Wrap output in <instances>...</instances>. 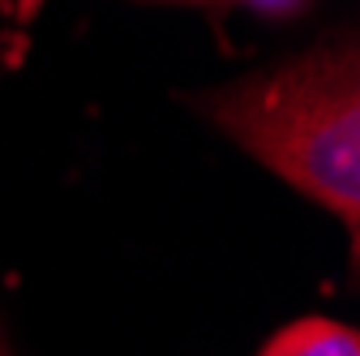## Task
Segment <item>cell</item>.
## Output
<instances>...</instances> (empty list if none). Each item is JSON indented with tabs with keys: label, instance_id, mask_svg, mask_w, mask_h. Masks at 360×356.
I'll return each mask as SVG.
<instances>
[{
	"label": "cell",
	"instance_id": "obj_1",
	"mask_svg": "<svg viewBox=\"0 0 360 356\" xmlns=\"http://www.w3.org/2000/svg\"><path fill=\"white\" fill-rule=\"evenodd\" d=\"M202 112L296 193L326 206L356 236L360 228V61L356 48L322 43L279 69L240 77Z\"/></svg>",
	"mask_w": 360,
	"mask_h": 356
},
{
	"label": "cell",
	"instance_id": "obj_2",
	"mask_svg": "<svg viewBox=\"0 0 360 356\" xmlns=\"http://www.w3.org/2000/svg\"><path fill=\"white\" fill-rule=\"evenodd\" d=\"M257 356H360V335L347 322L330 318H300L270 335Z\"/></svg>",
	"mask_w": 360,
	"mask_h": 356
},
{
	"label": "cell",
	"instance_id": "obj_3",
	"mask_svg": "<svg viewBox=\"0 0 360 356\" xmlns=\"http://www.w3.org/2000/svg\"><path fill=\"white\" fill-rule=\"evenodd\" d=\"M43 9V0H18V22L26 26V22H34V13Z\"/></svg>",
	"mask_w": 360,
	"mask_h": 356
},
{
	"label": "cell",
	"instance_id": "obj_4",
	"mask_svg": "<svg viewBox=\"0 0 360 356\" xmlns=\"http://www.w3.org/2000/svg\"><path fill=\"white\" fill-rule=\"evenodd\" d=\"M0 356H18V352L9 348V339H5V331H0Z\"/></svg>",
	"mask_w": 360,
	"mask_h": 356
}]
</instances>
